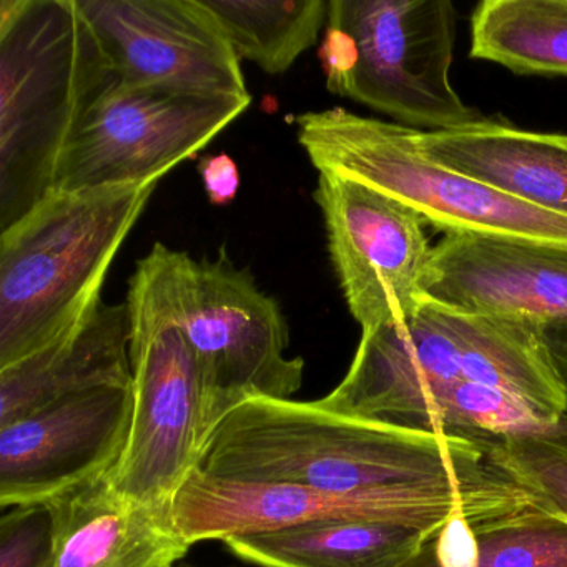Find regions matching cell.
I'll use <instances>...</instances> for the list:
<instances>
[{
	"instance_id": "cell-1",
	"label": "cell",
	"mask_w": 567,
	"mask_h": 567,
	"mask_svg": "<svg viewBox=\"0 0 567 567\" xmlns=\"http://www.w3.org/2000/svg\"><path fill=\"white\" fill-rule=\"evenodd\" d=\"M202 470L353 497L390 523L437 529L537 503L493 440L417 433L340 416L317 401L250 400L208 437Z\"/></svg>"
},
{
	"instance_id": "cell-2",
	"label": "cell",
	"mask_w": 567,
	"mask_h": 567,
	"mask_svg": "<svg viewBox=\"0 0 567 567\" xmlns=\"http://www.w3.org/2000/svg\"><path fill=\"white\" fill-rule=\"evenodd\" d=\"M361 331L350 370L317 400L331 413L390 426L421 394L470 381L516 394L550 426L567 416L537 324L457 313L423 300L413 313Z\"/></svg>"
},
{
	"instance_id": "cell-3",
	"label": "cell",
	"mask_w": 567,
	"mask_h": 567,
	"mask_svg": "<svg viewBox=\"0 0 567 567\" xmlns=\"http://www.w3.org/2000/svg\"><path fill=\"white\" fill-rule=\"evenodd\" d=\"M114 81L78 0L0 2V231L55 190L82 118Z\"/></svg>"
},
{
	"instance_id": "cell-4",
	"label": "cell",
	"mask_w": 567,
	"mask_h": 567,
	"mask_svg": "<svg viewBox=\"0 0 567 567\" xmlns=\"http://www.w3.org/2000/svg\"><path fill=\"white\" fill-rule=\"evenodd\" d=\"M128 295L184 333L197 364L207 440L247 401L293 400L300 391L305 361L287 357L290 334L280 305L227 251L197 261L155 244L138 261Z\"/></svg>"
},
{
	"instance_id": "cell-5",
	"label": "cell",
	"mask_w": 567,
	"mask_h": 567,
	"mask_svg": "<svg viewBox=\"0 0 567 567\" xmlns=\"http://www.w3.org/2000/svg\"><path fill=\"white\" fill-rule=\"evenodd\" d=\"M158 184L52 190L0 231V368L101 303L109 270Z\"/></svg>"
},
{
	"instance_id": "cell-6",
	"label": "cell",
	"mask_w": 567,
	"mask_h": 567,
	"mask_svg": "<svg viewBox=\"0 0 567 567\" xmlns=\"http://www.w3.org/2000/svg\"><path fill=\"white\" fill-rule=\"evenodd\" d=\"M450 0H330L318 59L328 91L423 132L483 121L451 85Z\"/></svg>"
},
{
	"instance_id": "cell-7",
	"label": "cell",
	"mask_w": 567,
	"mask_h": 567,
	"mask_svg": "<svg viewBox=\"0 0 567 567\" xmlns=\"http://www.w3.org/2000/svg\"><path fill=\"white\" fill-rule=\"evenodd\" d=\"M297 138L318 174L383 192L444 235H483L567 250V218L507 197L421 154L414 128L344 109L295 117Z\"/></svg>"
},
{
	"instance_id": "cell-8",
	"label": "cell",
	"mask_w": 567,
	"mask_h": 567,
	"mask_svg": "<svg viewBox=\"0 0 567 567\" xmlns=\"http://www.w3.org/2000/svg\"><path fill=\"white\" fill-rule=\"evenodd\" d=\"M250 105V94H187L115 79L82 118L62 158L55 190L162 181L200 154Z\"/></svg>"
},
{
	"instance_id": "cell-9",
	"label": "cell",
	"mask_w": 567,
	"mask_h": 567,
	"mask_svg": "<svg viewBox=\"0 0 567 567\" xmlns=\"http://www.w3.org/2000/svg\"><path fill=\"white\" fill-rule=\"evenodd\" d=\"M125 303L134 408L127 443L107 480L122 496L171 513L207 443L197 364L175 324L131 295Z\"/></svg>"
},
{
	"instance_id": "cell-10",
	"label": "cell",
	"mask_w": 567,
	"mask_h": 567,
	"mask_svg": "<svg viewBox=\"0 0 567 567\" xmlns=\"http://www.w3.org/2000/svg\"><path fill=\"white\" fill-rule=\"evenodd\" d=\"M328 251L351 317L361 330L400 320L421 301L430 241L416 212L383 192L320 174L313 194Z\"/></svg>"
},
{
	"instance_id": "cell-11",
	"label": "cell",
	"mask_w": 567,
	"mask_h": 567,
	"mask_svg": "<svg viewBox=\"0 0 567 567\" xmlns=\"http://www.w3.org/2000/svg\"><path fill=\"white\" fill-rule=\"evenodd\" d=\"M118 82L247 95L240 59L202 0H78Z\"/></svg>"
},
{
	"instance_id": "cell-12",
	"label": "cell",
	"mask_w": 567,
	"mask_h": 567,
	"mask_svg": "<svg viewBox=\"0 0 567 567\" xmlns=\"http://www.w3.org/2000/svg\"><path fill=\"white\" fill-rule=\"evenodd\" d=\"M132 388L54 401L0 426V506L48 504L107 474L127 443Z\"/></svg>"
},
{
	"instance_id": "cell-13",
	"label": "cell",
	"mask_w": 567,
	"mask_h": 567,
	"mask_svg": "<svg viewBox=\"0 0 567 567\" xmlns=\"http://www.w3.org/2000/svg\"><path fill=\"white\" fill-rule=\"evenodd\" d=\"M421 293L457 313L540 324L567 318V250L483 235H444Z\"/></svg>"
},
{
	"instance_id": "cell-14",
	"label": "cell",
	"mask_w": 567,
	"mask_h": 567,
	"mask_svg": "<svg viewBox=\"0 0 567 567\" xmlns=\"http://www.w3.org/2000/svg\"><path fill=\"white\" fill-rule=\"evenodd\" d=\"M101 388H132L127 303L102 300L41 350L0 368V426Z\"/></svg>"
},
{
	"instance_id": "cell-15",
	"label": "cell",
	"mask_w": 567,
	"mask_h": 567,
	"mask_svg": "<svg viewBox=\"0 0 567 567\" xmlns=\"http://www.w3.org/2000/svg\"><path fill=\"white\" fill-rule=\"evenodd\" d=\"M48 504L55 526L52 567H177L192 547L171 513L122 496L107 474Z\"/></svg>"
},
{
	"instance_id": "cell-16",
	"label": "cell",
	"mask_w": 567,
	"mask_h": 567,
	"mask_svg": "<svg viewBox=\"0 0 567 567\" xmlns=\"http://www.w3.org/2000/svg\"><path fill=\"white\" fill-rule=\"evenodd\" d=\"M416 141L430 161L567 218V135L519 131L483 118L454 131H417Z\"/></svg>"
},
{
	"instance_id": "cell-17",
	"label": "cell",
	"mask_w": 567,
	"mask_h": 567,
	"mask_svg": "<svg viewBox=\"0 0 567 567\" xmlns=\"http://www.w3.org/2000/svg\"><path fill=\"white\" fill-rule=\"evenodd\" d=\"M434 530L386 520H327L221 543L257 567H404Z\"/></svg>"
},
{
	"instance_id": "cell-18",
	"label": "cell",
	"mask_w": 567,
	"mask_h": 567,
	"mask_svg": "<svg viewBox=\"0 0 567 567\" xmlns=\"http://www.w3.org/2000/svg\"><path fill=\"white\" fill-rule=\"evenodd\" d=\"M470 55L514 74L567 78V0H484L471 16Z\"/></svg>"
},
{
	"instance_id": "cell-19",
	"label": "cell",
	"mask_w": 567,
	"mask_h": 567,
	"mask_svg": "<svg viewBox=\"0 0 567 567\" xmlns=\"http://www.w3.org/2000/svg\"><path fill=\"white\" fill-rule=\"evenodd\" d=\"M238 59L285 74L327 28V0H202Z\"/></svg>"
},
{
	"instance_id": "cell-20",
	"label": "cell",
	"mask_w": 567,
	"mask_h": 567,
	"mask_svg": "<svg viewBox=\"0 0 567 567\" xmlns=\"http://www.w3.org/2000/svg\"><path fill=\"white\" fill-rule=\"evenodd\" d=\"M474 567H567V519L539 501L473 523Z\"/></svg>"
},
{
	"instance_id": "cell-21",
	"label": "cell",
	"mask_w": 567,
	"mask_h": 567,
	"mask_svg": "<svg viewBox=\"0 0 567 567\" xmlns=\"http://www.w3.org/2000/svg\"><path fill=\"white\" fill-rule=\"evenodd\" d=\"M493 447L540 506L567 519V416L546 433L493 440Z\"/></svg>"
},
{
	"instance_id": "cell-22",
	"label": "cell",
	"mask_w": 567,
	"mask_h": 567,
	"mask_svg": "<svg viewBox=\"0 0 567 567\" xmlns=\"http://www.w3.org/2000/svg\"><path fill=\"white\" fill-rule=\"evenodd\" d=\"M54 540L49 504L11 507L0 517V567H52Z\"/></svg>"
},
{
	"instance_id": "cell-23",
	"label": "cell",
	"mask_w": 567,
	"mask_h": 567,
	"mask_svg": "<svg viewBox=\"0 0 567 567\" xmlns=\"http://www.w3.org/2000/svg\"><path fill=\"white\" fill-rule=\"evenodd\" d=\"M198 171L212 204L225 207L235 200L240 190V171L230 155L218 154L204 157L198 165Z\"/></svg>"
},
{
	"instance_id": "cell-24",
	"label": "cell",
	"mask_w": 567,
	"mask_h": 567,
	"mask_svg": "<svg viewBox=\"0 0 567 567\" xmlns=\"http://www.w3.org/2000/svg\"><path fill=\"white\" fill-rule=\"evenodd\" d=\"M539 331L550 367L559 380L567 401V318L540 324Z\"/></svg>"
},
{
	"instance_id": "cell-25",
	"label": "cell",
	"mask_w": 567,
	"mask_h": 567,
	"mask_svg": "<svg viewBox=\"0 0 567 567\" xmlns=\"http://www.w3.org/2000/svg\"><path fill=\"white\" fill-rule=\"evenodd\" d=\"M177 567H194V566H177Z\"/></svg>"
}]
</instances>
